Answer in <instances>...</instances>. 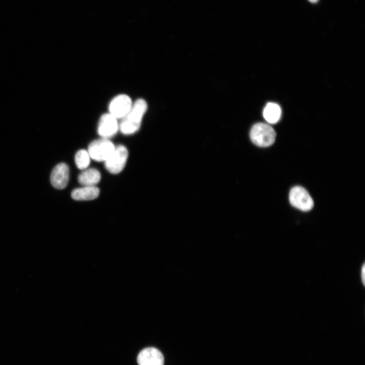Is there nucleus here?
Wrapping results in <instances>:
<instances>
[{"label":"nucleus","instance_id":"f257e3e1","mask_svg":"<svg viewBox=\"0 0 365 365\" xmlns=\"http://www.w3.org/2000/svg\"><path fill=\"white\" fill-rule=\"evenodd\" d=\"M148 108L147 102L142 98L137 99L119 124V130L124 134L129 135L137 132Z\"/></svg>","mask_w":365,"mask_h":365},{"label":"nucleus","instance_id":"f03ea898","mask_svg":"<svg viewBox=\"0 0 365 365\" xmlns=\"http://www.w3.org/2000/svg\"><path fill=\"white\" fill-rule=\"evenodd\" d=\"M251 141L260 147H267L272 145L275 140L276 133L269 125L258 123L251 128L250 133Z\"/></svg>","mask_w":365,"mask_h":365},{"label":"nucleus","instance_id":"7ed1b4c3","mask_svg":"<svg viewBox=\"0 0 365 365\" xmlns=\"http://www.w3.org/2000/svg\"><path fill=\"white\" fill-rule=\"evenodd\" d=\"M128 152L123 145L115 147L114 150L104 161L107 170L112 174H117L124 168L128 159Z\"/></svg>","mask_w":365,"mask_h":365},{"label":"nucleus","instance_id":"20e7f679","mask_svg":"<svg viewBox=\"0 0 365 365\" xmlns=\"http://www.w3.org/2000/svg\"><path fill=\"white\" fill-rule=\"evenodd\" d=\"M115 146L108 139L102 138L91 142L88 152L90 158L96 161H105L112 153Z\"/></svg>","mask_w":365,"mask_h":365},{"label":"nucleus","instance_id":"39448f33","mask_svg":"<svg viewBox=\"0 0 365 365\" xmlns=\"http://www.w3.org/2000/svg\"><path fill=\"white\" fill-rule=\"evenodd\" d=\"M289 200L292 206L304 211H309L314 202L308 191L301 186L293 187L289 194Z\"/></svg>","mask_w":365,"mask_h":365},{"label":"nucleus","instance_id":"423d86ee","mask_svg":"<svg viewBox=\"0 0 365 365\" xmlns=\"http://www.w3.org/2000/svg\"><path fill=\"white\" fill-rule=\"evenodd\" d=\"M132 104V101L128 95L119 94L111 101L108 105L109 113L117 119H122L129 112Z\"/></svg>","mask_w":365,"mask_h":365},{"label":"nucleus","instance_id":"0eeeda50","mask_svg":"<svg viewBox=\"0 0 365 365\" xmlns=\"http://www.w3.org/2000/svg\"><path fill=\"white\" fill-rule=\"evenodd\" d=\"M117 120L109 113L102 115L98 125V134L102 138L106 139L114 136L119 129Z\"/></svg>","mask_w":365,"mask_h":365},{"label":"nucleus","instance_id":"6e6552de","mask_svg":"<svg viewBox=\"0 0 365 365\" xmlns=\"http://www.w3.org/2000/svg\"><path fill=\"white\" fill-rule=\"evenodd\" d=\"M69 179V168L64 163L57 165L52 170L50 175L52 185L57 189L65 188Z\"/></svg>","mask_w":365,"mask_h":365},{"label":"nucleus","instance_id":"1a4fd4ad","mask_svg":"<svg viewBox=\"0 0 365 365\" xmlns=\"http://www.w3.org/2000/svg\"><path fill=\"white\" fill-rule=\"evenodd\" d=\"M164 359L162 353L154 347L142 350L137 356L139 365H163Z\"/></svg>","mask_w":365,"mask_h":365},{"label":"nucleus","instance_id":"9d476101","mask_svg":"<svg viewBox=\"0 0 365 365\" xmlns=\"http://www.w3.org/2000/svg\"><path fill=\"white\" fill-rule=\"evenodd\" d=\"M99 194V189L95 186H84L74 190L71 194L72 198L78 201L91 200Z\"/></svg>","mask_w":365,"mask_h":365},{"label":"nucleus","instance_id":"9b49d317","mask_svg":"<svg viewBox=\"0 0 365 365\" xmlns=\"http://www.w3.org/2000/svg\"><path fill=\"white\" fill-rule=\"evenodd\" d=\"M101 178L99 171L95 168H87L78 176V181L83 186H95Z\"/></svg>","mask_w":365,"mask_h":365},{"label":"nucleus","instance_id":"f8f14e48","mask_svg":"<svg viewBox=\"0 0 365 365\" xmlns=\"http://www.w3.org/2000/svg\"><path fill=\"white\" fill-rule=\"evenodd\" d=\"M281 115L280 107L275 103H268L263 111L264 119L270 124L277 123L280 120Z\"/></svg>","mask_w":365,"mask_h":365},{"label":"nucleus","instance_id":"ddd939ff","mask_svg":"<svg viewBox=\"0 0 365 365\" xmlns=\"http://www.w3.org/2000/svg\"><path fill=\"white\" fill-rule=\"evenodd\" d=\"M75 160L77 167L81 170L87 169L90 164V156L88 151L80 150L77 152Z\"/></svg>","mask_w":365,"mask_h":365},{"label":"nucleus","instance_id":"4468645a","mask_svg":"<svg viewBox=\"0 0 365 365\" xmlns=\"http://www.w3.org/2000/svg\"><path fill=\"white\" fill-rule=\"evenodd\" d=\"M360 278L362 283L364 285V264H363L360 269Z\"/></svg>","mask_w":365,"mask_h":365},{"label":"nucleus","instance_id":"2eb2a0df","mask_svg":"<svg viewBox=\"0 0 365 365\" xmlns=\"http://www.w3.org/2000/svg\"><path fill=\"white\" fill-rule=\"evenodd\" d=\"M308 1L312 3H316L318 1V0H308Z\"/></svg>","mask_w":365,"mask_h":365}]
</instances>
